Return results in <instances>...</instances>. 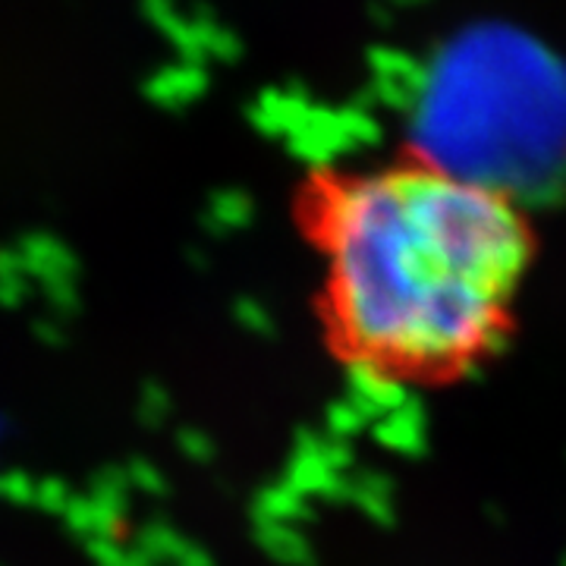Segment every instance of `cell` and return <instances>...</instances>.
Here are the masks:
<instances>
[{"label":"cell","instance_id":"1","mask_svg":"<svg viewBox=\"0 0 566 566\" xmlns=\"http://www.w3.org/2000/svg\"><path fill=\"white\" fill-rule=\"evenodd\" d=\"M293 218L318 262L327 344L365 381L447 390L516 337L538 233L504 186L409 148L315 164Z\"/></svg>","mask_w":566,"mask_h":566}]
</instances>
